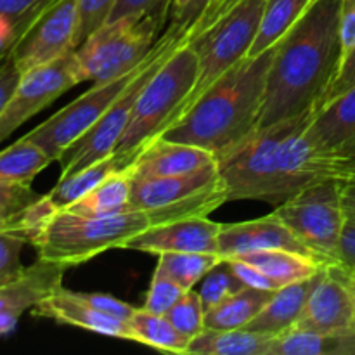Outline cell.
Masks as SVG:
<instances>
[{"label":"cell","instance_id":"f546056e","mask_svg":"<svg viewBox=\"0 0 355 355\" xmlns=\"http://www.w3.org/2000/svg\"><path fill=\"white\" fill-rule=\"evenodd\" d=\"M55 0H0V61L12 54L17 42Z\"/></svg>","mask_w":355,"mask_h":355},{"label":"cell","instance_id":"836d02e7","mask_svg":"<svg viewBox=\"0 0 355 355\" xmlns=\"http://www.w3.org/2000/svg\"><path fill=\"white\" fill-rule=\"evenodd\" d=\"M243 288H245V283L236 276L227 260H222L218 266H215L201 279V288L198 293H200L205 312H207L208 309L215 307V305L220 304L222 300H225V298L234 295L236 291L243 290Z\"/></svg>","mask_w":355,"mask_h":355},{"label":"cell","instance_id":"7c38bea8","mask_svg":"<svg viewBox=\"0 0 355 355\" xmlns=\"http://www.w3.org/2000/svg\"><path fill=\"white\" fill-rule=\"evenodd\" d=\"M307 135L318 155L328 162L331 179H352L355 175V87L315 107Z\"/></svg>","mask_w":355,"mask_h":355},{"label":"cell","instance_id":"8fae6325","mask_svg":"<svg viewBox=\"0 0 355 355\" xmlns=\"http://www.w3.org/2000/svg\"><path fill=\"white\" fill-rule=\"evenodd\" d=\"M144 61L127 75H121L106 83H94L92 89L76 97L73 103L59 110L23 137L38 146L52 162H59L69 146L75 144L113 106L114 101L123 94L128 83L137 75Z\"/></svg>","mask_w":355,"mask_h":355},{"label":"cell","instance_id":"74e56055","mask_svg":"<svg viewBox=\"0 0 355 355\" xmlns=\"http://www.w3.org/2000/svg\"><path fill=\"white\" fill-rule=\"evenodd\" d=\"M118 0H78L75 49L110 19Z\"/></svg>","mask_w":355,"mask_h":355},{"label":"cell","instance_id":"4dcf8cb0","mask_svg":"<svg viewBox=\"0 0 355 355\" xmlns=\"http://www.w3.org/2000/svg\"><path fill=\"white\" fill-rule=\"evenodd\" d=\"M52 159L28 139H17L0 151V182L31 184Z\"/></svg>","mask_w":355,"mask_h":355},{"label":"cell","instance_id":"8992f818","mask_svg":"<svg viewBox=\"0 0 355 355\" xmlns=\"http://www.w3.org/2000/svg\"><path fill=\"white\" fill-rule=\"evenodd\" d=\"M263 6L266 0H234L214 23L203 28L200 33L187 35V44L198 55L200 73L196 85L186 101L177 107L168 127L193 106L194 101L211 83L217 82L232 66L250 54L259 33Z\"/></svg>","mask_w":355,"mask_h":355},{"label":"cell","instance_id":"f35d334b","mask_svg":"<svg viewBox=\"0 0 355 355\" xmlns=\"http://www.w3.org/2000/svg\"><path fill=\"white\" fill-rule=\"evenodd\" d=\"M168 9H172V0H118L107 21L127 16L158 17L165 21Z\"/></svg>","mask_w":355,"mask_h":355},{"label":"cell","instance_id":"9c48e42d","mask_svg":"<svg viewBox=\"0 0 355 355\" xmlns=\"http://www.w3.org/2000/svg\"><path fill=\"white\" fill-rule=\"evenodd\" d=\"M227 203L217 159L196 172L132 180L130 210L148 214L151 225L189 217H208Z\"/></svg>","mask_w":355,"mask_h":355},{"label":"cell","instance_id":"7a4b0ae2","mask_svg":"<svg viewBox=\"0 0 355 355\" xmlns=\"http://www.w3.org/2000/svg\"><path fill=\"white\" fill-rule=\"evenodd\" d=\"M342 0H315L276 44L259 128L321 106L342 62Z\"/></svg>","mask_w":355,"mask_h":355},{"label":"cell","instance_id":"8d00e7d4","mask_svg":"<svg viewBox=\"0 0 355 355\" xmlns=\"http://www.w3.org/2000/svg\"><path fill=\"white\" fill-rule=\"evenodd\" d=\"M184 293H186V290L156 266L142 309L165 315L180 300Z\"/></svg>","mask_w":355,"mask_h":355},{"label":"cell","instance_id":"ba28073f","mask_svg":"<svg viewBox=\"0 0 355 355\" xmlns=\"http://www.w3.org/2000/svg\"><path fill=\"white\" fill-rule=\"evenodd\" d=\"M186 33L187 28L184 24L177 23V21H173L166 28V31L158 38L153 51L146 58L144 64L141 66L134 80L128 83L123 94L101 116V120L96 125H92L75 144L69 146L68 151L59 158L61 177L80 172V170L97 163L99 159L113 155L121 135L125 134L128 123H130L132 111H134L139 92L146 85V82L151 78L153 73L159 68V64L168 58L170 52L184 40Z\"/></svg>","mask_w":355,"mask_h":355},{"label":"cell","instance_id":"d590c367","mask_svg":"<svg viewBox=\"0 0 355 355\" xmlns=\"http://www.w3.org/2000/svg\"><path fill=\"white\" fill-rule=\"evenodd\" d=\"M30 245L26 234L19 229H0V286L23 274L21 253Z\"/></svg>","mask_w":355,"mask_h":355},{"label":"cell","instance_id":"44dd1931","mask_svg":"<svg viewBox=\"0 0 355 355\" xmlns=\"http://www.w3.org/2000/svg\"><path fill=\"white\" fill-rule=\"evenodd\" d=\"M319 276L321 272L307 277V279L281 286L279 290L274 291L272 298L267 302L259 315L246 326V329L277 336L293 328L304 312L305 304H307L315 283L319 281Z\"/></svg>","mask_w":355,"mask_h":355},{"label":"cell","instance_id":"bcb514c9","mask_svg":"<svg viewBox=\"0 0 355 355\" xmlns=\"http://www.w3.org/2000/svg\"><path fill=\"white\" fill-rule=\"evenodd\" d=\"M21 80V71L17 69L16 62H14L12 55L0 61V114H2L3 107L9 103L10 96L16 90L17 83Z\"/></svg>","mask_w":355,"mask_h":355},{"label":"cell","instance_id":"ee69618b","mask_svg":"<svg viewBox=\"0 0 355 355\" xmlns=\"http://www.w3.org/2000/svg\"><path fill=\"white\" fill-rule=\"evenodd\" d=\"M354 87H355V47L345 55V59H343L342 64H340L338 73H336L335 80H333L331 85H329L321 106L324 103H328V101L335 99V97L340 96V94L354 89Z\"/></svg>","mask_w":355,"mask_h":355},{"label":"cell","instance_id":"7bdbcfd3","mask_svg":"<svg viewBox=\"0 0 355 355\" xmlns=\"http://www.w3.org/2000/svg\"><path fill=\"white\" fill-rule=\"evenodd\" d=\"M336 266L355 274V214H347L336 253Z\"/></svg>","mask_w":355,"mask_h":355},{"label":"cell","instance_id":"d6986e66","mask_svg":"<svg viewBox=\"0 0 355 355\" xmlns=\"http://www.w3.org/2000/svg\"><path fill=\"white\" fill-rule=\"evenodd\" d=\"M31 315L40 319H51L58 324L82 328L104 336L135 342L134 333H132L130 324L127 321H121V319L90 307L82 298L76 297L75 291L66 290L64 286L58 288L54 293H51L40 304L35 305L31 309Z\"/></svg>","mask_w":355,"mask_h":355},{"label":"cell","instance_id":"ab89813d","mask_svg":"<svg viewBox=\"0 0 355 355\" xmlns=\"http://www.w3.org/2000/svg\"><path fill=\"white\" fill-rule=\"evenodd\" d=\"M76 297L82 298L85 304H89L90 307L97 309L99 312H104L107 315H113V318L121 319V321H130L132 314L135 312V307H132L127 302L120 300V298L113 297L110 293H78L75 291Z\"/></svg>","mask_w":355,"mask_h":355},{"label":"cell","instance_id":"603a6c76","mask_svg":"<svg viewBox=\"0 0 355 355\" xmlns=\"http://www.w3.org/2000/svg\"><path fill=\"white\" fill-rule=\"evenodd\" d=\"M125 168H127V165H125L123 159L113 153L107 158L99 159L97 163L80 170V172L61 177L59 182L47 194L42 196V200L51 210H64V208L76 203L80 198L96 189L101 182H104L114 172H120Z\"/></svg>","mask_w":355,"mask_h":355},{"label":"cell","instance_id":"c3c4849f","mask_svg":"<svg viewBox=\"0 0 355 355\" xmlns=\"http://www.w3.org/2000/svg\"><path fill=\"white\" fill-rule=\"evenodd\" d=\"M343 208L347 214H355V175L349 180H340Z\"/></svg>","mask_w":355,"mask_h":355},{"label":"cell","instance_id":"7dc6e473","mask_svg":"<svg viewBox=\"0 0 355 355\" xmlns=\"http://www.w3.org/2000/svg\"><path fill=\"white\" fill-rule=\"evenodd\" d=\"M200 0H172V9L173 16H175L177 23L184 24V26H189V21L193 17L194 9H196V3Z\"/></svg>","mask_w":355,"mask_h":355},{"label":"cell","instance_id":"5b68a950","mask_svg":"<svg viewBox=\"0 0 355 355\" xmlns=\"http://www.w3.org/2000/svg\"><path fill=\"white\" fill-rule=\"evenodd\" d=\"M186 37L170 52L168 58L159 64L139 92L130 123L114 149V155L120 156L127 166L132 165L135 156L149 142L163 134L177 107L196 85L200 73L198 55L187 44Z\"/></svg>","mask_w":355,"mask_h":355},{"label":"cell","instance_id":"1f68e13d","mask_svg":"<svg viewBox=\"0 0 355 355\" xmlns=\"http://www.w3.org/2000/svg\"><path fill=\"white\" fill-rule=\"evenodd\" d=\"M222 262L217 253L166 252L158 255V267L184 290H194L205 276Z\"/></svg>","mask_w":355,"mask_h":355},{"label":"cell","instance_id":"681fc988","mask_svg":"<svg viewBox=\"0 0 355 355\" xmlns=\"http://www.w3.org/2000/svg\"><path fill=\"white\" fill-rule=\"evenodd\" d=\"M352 283H354V290H355V274H352Z\"/></svg>","mask_w":355,"mask_h":355},{"label":"cell","instance_id":"60d3db41","mask_svg":"<svg viewBox=\"0 0 355 355\" xmlns=\"http://www.w3.org/2000/svg\"><path fill=\"white\" fill-rule=\"evenodd\" d=\"M234 0H200L187 26V35L200 33L203 28L214 23Z\"/></svg>","mask_w":355,"mask_h":355},{"label":"cell","instance_id":"484cf974","mask_svg":"<svg viewBox=\"0 0 355 355\" xmlns=\"http://www.w3.org/2000/svg\"><path fill=\"white\" fill-rule=\"evenodd\" d=\"M274 291L245 286L205 312L207 329L246 328L272 298Z\"/></svg>","mask_w":355,"mask_h":355},{"label":"cell","instance_id":"52a82bcc","mask_svg":"<svg viewBox=\"0 0 355 355\" xmlns=\"http://www.w3.org/2000/svg\"><path fill=\"white\" fill-rule=\"evenodd\" d=\"M165 21L158 17H120L106 21L73 51L78 82L106 83L134 71L158 42Z\"/></svg>","mask_w":355,"mask_h":355},{"label":"cell","instance_id":"cb8c5ba5","mask_svg":"<svg viewBox=\"0 0 355 355\" xmlns=\"http://www.w3.org/2000/svg\"><path fill=\"white\" fill-rule=\"evenodd\" d=\"M270 355H355V331L321 333L291 328L274 336Z\"/></svg>","mask_w":355,"mask_h":355},{"label":"cell","instance_id":"277c9868","mask_svg":"<svg viewBox=\"0 0 355 355\" xmlns=\"http://www.w3.org/2000/svg\"><path fill=\"white\" fill-rule=\"evenodd\" d=\"M148 227L151 220L142 210L85 217L68 210H51L42 198L24 211L17 224L37 250L38 259L66 267L89 262L107 250L123 248L128 239Z\"/></svg>","mask_w":355,"mask_h":355},{"label":"cell","instance_id":"e0dca14e","mask_svg":"<svg viewBox=\"0 0 355 355\" xmlns=\"http://www.w3.org/2000/svg\"><path fill=\"white\" fill-rule=\"evenodd\" d=\"M68 267L38 259L24 267L23 274L0 286V336L16 329L21 315L62 286Z\"/></svg>","mask_w":355,"mask_h":355},{"label":"cell","instance_id":"4316f807","mask_svg":"<svg viewBox=\"0 0 355 355\" xmlns=\"http://www.w3.org/2000/svg\"><path fill=\"white\" fill-rule=\"evenodd\" d=\"M130 175L127 170H120L64 210L85 217H111L130 210Z\"/></svg>","mask_w":355,"mask_h":355},{"label":"cell","instance_id":"6da1fadb","mask_svg":"<svg viewBox=\"0 0 355 355\" xmlns=\"http://www.w3.org/2000/svg\"><path fill=\"white\" fill-rule=\"evenodd\" d=\"M314 111L259 128L215 156L227 203L259 200L277 207L304 187L329 179L328 163L307 135Z\"/></svg>","mask_w":355,"mask_h":355},{"label":"cell","instance_id":"ac0fdd59","mask_svg":"<svg viewBox=\"0 0 355 355\" xmlns=\"http://www.w3.org/2000/svg\"><path fill=\"white\" fill-rule=\"evenodd\" d=\"M263 250H288V252L315 257L274 214L255 220L222 224L220 236H218V255L222 257V260L236 259L246 253L263 252Z\"/></svg>","mask_w":355,"mask_h":355},{"label":"cell","instance_id":"4fadbf2b","mask_svg":"<svg viewBox=\"0 0 355 355\" xmlns=\"http://www.w3.org/2000/svg\"><path fill=\"white\" fill-rule=\"evenodd\" d=\"M78 83L73 52L51 64L23 73L16 90L0 114V142L10 137V134H14L31 116L40 113Z\"/></svg>","mask_w":355,"mask_h":355},{"label":"cell","instance_id":"3957f363","mask_svg":"<svg viewBox=\"0 0 355 355\" xmlns=\"http://www.w3.org/2000/svg\"><path fill=\"white\" fill-rule=\"evenodd\" d=\"M274 51L276 45L241 59L159 137L198 146L217 156L259 130Z\"/></svg>","mask_w":355,"mask_h":355},{"label":"cell","instance_id":"ffe728a7","mask_svg":"<svg viewBox=\"0 0 355 355\" xmlns=\"http://www.w3.org/2000/svg\"><path fill=\"white\" fill-rule=\"evenodd\" d=\"M215 159L214 153L207 149L159 137L149 142L125 170L132 180L159 179L196 172Z\"/></svg>","mask_w":355,"mask_h":355},{"label":"cell","instance_id":"83f0119b","mask_svg":"<svg viewBox=\"0 0 355 355\" xmlns=\"http://www.w3.org/2000/svg\"><path fill=\"white\" fill-rule=\"evenodd\" d=\"M315 0H266L259 33L248 55H260L272 49L302 17Z\"/></svg>","mask_w":355,"mask_h":355},{"label":"cell","instance_id":"f6af8a7d","mask_svg":"<svg viewBox=\"0 0 355 355\" xmlns=\"http://www.w3.org/2000/svg\"><path fill=\"white\" fill-rule=\"evenodd\" d=\"M340 45L343 61L355 47V0H342L340 6Z\"/></svg>","mask_w":355,"mask_h":355},{"label":"cell","instance_id":"5bb4252c","mask_svg":"<svg viewBox=\"0 0 355 355\" xmlns=\"http://www.w3.org/2000/svg\"><path fill=\"white\" fill-rule=\"evenodd\" d=\"M76 23L78 0H55L47 7L10 54L21 75L75 51Z\"/></svg>","mask_w":355,"mask_h":355},{"label":"cell","instance_id":"d4e9b609","mask_svg":"<svg viewBox=\"0 0 355 355\" xmlns=\"http://www.w3.org/2000/svg\"><path fill=\"white\" fill-rule=\"evenodd\" d=\"M236 259H241L245 262L252 263V266L259 267L262 272H266L279 286H286V284L307 279V277L321 272L326 266H329V263L322 262L315 257L288 252V250H263V252L246 253V255L236 257Z\"/></svg>","mask_w":355,"mask_h":355},{"label":"cell","instance_id":"9a60e30c","mask_svg":"<svg viewBox=\"0 0 355 355\" xmlns=\"http://www.w3.org/2000/svg\"><path fill=\"white\" fill-rule=\"evenodd\" d=\"M293 328L321 333L355 331L352 274L336 263L326 266Z\"/></svg>","mask_w":355,"mask_h":355},{"label":"cell","instance_id":"f1b7e54d","mask_svg":"<svg viewBox=\"0 0 355 355\" xmlns=\"http://www.w3.org/2000/svg\"><path fill=\"white\" fill-rule=\"evenodd\" d=\"M132 333L137 343L148 345L162 352L187 354L191 338L177 331L175 326L162 314H155L146 309H135L130 321Z\"/></svg>","mask_w":355,"mask_h":355},{"label":"cell","instance_id":"e575fe53","mask_svg":"<svg viewBox=\"0 0 355 355\" xmlns=\"http://www.w3.org/2000/svg\"><path fill=\"white\" fill-rule=\"evenodd\" d=\"M165 318L175 326L177 331H180L191 340L207 329L205 328L203 302H201L200 293L194 290H187L180 297V300L166 312Z\"/></svg>","mask_w":355,"mask_h":355},{"label":"cell","instance_id":"b9f144b4","mask_svg":"<svg viewBox=\"0 0 355 355\" xmlns=\"http://www.w3.org/2000/svg\"><path fill=\"white\" fill-rule=\"evenodd\" d=\"M231 269L234 270L236 276L245 283V286L259 288V290H267V291H276L279 290V284L274 279H270L266 272L259 269V267L252 266V263L245 262L241 259H231L227 260Z\"/></svg>","mask_w":355,"mask_h":355},{"label":"cell","instance_id":"30bf717a","mask_svg":"<svg viewBox=\"0 0 355 355\" xmlns=\"http://www.w3.org/2000/svg\"><path fill=\"white\" fill-rule=\"evenodd\" d=\"M318 259L336 263L340 236L345 224L340 180L326 179L311 184L277 205L272 211Z\"/></svg>","mask_w":355,"mask_h":355},{"label":"cell","instance_id":"d6a6232c","mask_svg":"<svg viewBox=\"0 0 355 355\" xmlns=\"http://www.w3.org/2000/svg\"><path fill=\"white\" fill-rule=\"evenodd\" d=\"M40 198L31 184L0 182V229H17L24 211Z\"/></svg>","mask_w":355,"mask_h":355},{"label":"cell","instance_id":"2e32d148","mask_svg":"<svg viewBox=\"0 0 355 355\" xmlns=\"http://www.w3.org/2000/svg\"><path fill=\"white\" fill-rule=\"evenodd\" d=\"M222 224L207 217H189L166 224L151 225L141 234L134 236L125 243L123 250L135 252L159 253L166 252H193V253H217L218 236Z\"/></svg>","mask_w":355,"mask_h":355},{"label":"cell","instance_id":"7402d4cb","mask_svg":"<svg viewBox=\"0 0 355 355\" xmlns=\"http://www.w3.org/2000/svg\"><path fill=\"white\" fill-rule=\"evenodd\" d=\"M272 335L252 329H205L194 336L187 354L194 355H270Z\"/></svg>","mask_w":355,"mask_h":355}]
</instances>
